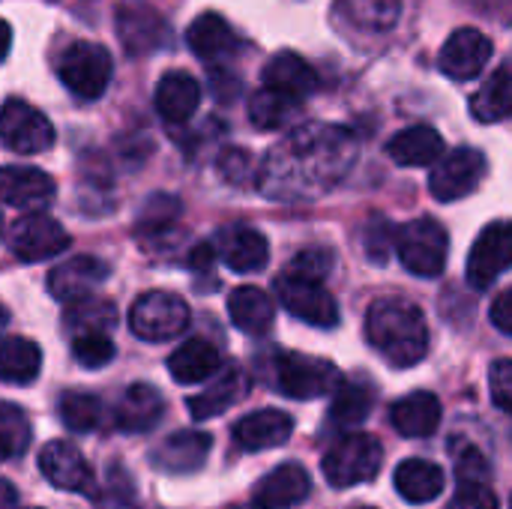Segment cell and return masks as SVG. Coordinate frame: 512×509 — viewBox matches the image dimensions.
<instances>
[{
  "instance_id": "1",
  "label": "cell",
  "mask_w": 512,
  "mask_h": 509,
  "mask_svg": "<svg viewBox=\"0 0 512 509\" xmlns=\"http://www.w3.org/2000/svg\"><path fill=\"white\" fill-rule=\"evenodd\" d=\"M357 162V138L330 123H309L282 138L264 159L258 186L267 198H315L339 186Z\"/></svg>"
},
{
  "instance_id": "2",
  "label": "cell",
  "mask_w": 512,
  "mask_h": 509,
  "mask_svg": "<svg viewBox=\"0 0 512 509\" xmlns=\"http://www.w3.org/2000/svg\"><path fill=\"white\" fill-rule=\"evenodd\" d=\"M369 345L396 369H411L429 354V327L420 306L402 297H384L366 315Z\"/></svg>"
},
{
  "instance_id": "3",
  "label": "cell",
  "mask_w": 512,
  "mask_h": 509,
  "mask_svg": "<svg viewBox=\"0 0 512 509\" xmlns=\"http://www.w3.org/2000/svg\"><path fill=\"white\" fill-rule=\"evenodd\" d=\"M396 252L408 273L435 279L447 267L450 237L441 222H435L432 216H420L396 231Z\"/></svg>"
},
{
  "instance_id": "4",
  "label": "cell",
  "mask_w": 512,
  "mask_h": 509,
  "mask_svg": "<svg viewBox=\"0 0 512 509\" xmlns=\"http://www.w3.org/2000/svg\"><path fill=\"white\" fill-rule=\"evenodd\" d=\"M111 75H114V60L99 42H72L57 60V78L72 96L84 102L99 99L108 90Z\"/></svg>"
},
{
  "instance_id": "5",
  "label": "cell",
  "mask_w": 512,
  "mask_h": 509,
  "mask_svg": "<svg viewBox=\"0 0 512 509\" xmlns=\"http://www.w3.org/2000/svg\"><path fill=\"white\" fill-rule=\"evenodd\" d=\"M384 465V450L372 435H348L324 456V477L333 489H351L378 477Z\"/></svg>"
},
{
  "instance_id": "6",
  "label": "cell",
  "mask_w": 512,
  "mask_h": 509,
  "mask_svg": "<svg viewBox=\"0 0 512 509\" xmlns=\"http://www.w3.org/2000/svg\"><path fill=\"white\" fill-rule=\"evenodd\" d=\"M129 327L144 342L177 339L189 327V306L171 291H147L129 309Z\"/></svg>"
},
{
  "instance_id": "7",
  "label": "cell",
  "mask_w": 512,
  "mask_h": 509,
  "mask_svg": "<svg viewBox=\"0 0 512 509\" xmlns=\"http://www.w3.org/2000/svg\"><path fill=\"white\" fill-rule=\"evenodd\" d=\"M339 381H342V372L330 360H318V357H306L294 351H285L276 357V387L288 399L312 402V399L330 396L339 387Z\"/></svg>"
},
{
  "instance_id": "8",
  "label": "cell",
  "mask_w": 512,
  "mask_h": 509,
  "mask_svg": "<svg viewBox=\"0 0 512 509\" xmlns=\"http://www.w3.org/2000/svg\"><path fill=\"white\" fill-rule=\"evenodd\" d=\"M276 294L279 303L300 321L330 330L339 324V306L333 300V294L318 282V279H306V276H294V273H282L276 279Z\"/></svg>"
},
{
  "instance_id": "9",
  "label": "cell",
  "mask_w": 512,
  "mask_h": 509,
  "mask_svg": "<svg viewBox=\"0 0 512 509\" xmlns=\"http://www.w3.org/2000/svg\"><path fill=\"white\" fill-rule=\"evenodd\" d=\"M486 171H489V162L477 147H459L435 162L429 189L438 201L450 204V201H459V198H468L471 192H477Z\"/></svg>"
},
{
  "instance_id": "10",
  "label": "cell",
  "mask_w": 512,
  "mask_h": 509,
  "mask_svg": "<svg viewBox=\"0 0 512 509\" xmlns=\"http://www.w3.org/2000/svg\"><path fill=\"white\" fill-rule=\"evenodd\" d=\"M117 36L129 54H153L171 42V27L165 15L147 0H120L117 6Z\"/></svg>"
},
{
  "instance_id": "11",
  "label": "cell",
  "mask_w": 512,
  "mask_h": 509,
  "mask_svg": "<svg viewBox=\"0 0 512 509\" xmlns=\"http://www.w3.org/2000/svg\"><path fill=\"white\" fill-rule=\"evenodd\" d=\"M0 138L15 153H45L57 135L39 108L27 105L24 99H9L0 108Z\"/></svg>"
},
{
  "instance_id": "12",
  "label": "cell",
  "mask_w": 512,
  "mask_h": 509,
  "mask_svg": "<svg viewBox=\"0 0 512 509\" xmlns=\"http://www.w3.org/2000/svg\"><path fill=\"white\" fill-rule=\"evenodd\" d=\"M9 246L21 261L39 264V261L57 258L69 246V234L57 219L45 216L42 210H33L12 225Z\"/></svg>"
},
{
  "instance_id": "13",
  "label": "cell",
  "mask_w": 512,
  "mask_h": 509,
  "mask_svg": "<svg viewBox=\"0 0 512 509\" xmlns=\"http://www.w3.org/2000/svg\"><path fill=\"white\" fill-rule=\"evenodd\" d=\"M510 222L498 219L477 237L468 255V282L474 291H489L510 270Z\"/></svg>"
},
{
  "instance_id": "14",
  "label": "cell",
  "mask_w": 512,
  "mask_h": 509,
  "mask_svg": "<svg viewBox=\"0 0 512 509\" xmlns=\"http://www.w3.org/2000/svg\"><path fill=\"white\" fill-rule=\"evenodd\" d=\"M489 60H492V39L477 27H459L444 42L438 66L453 81H471L489 66Z\"/></svg>"
},
{
  "instance_id": "15",
  "label": "cell",
  "mask_w": 512,
  "mask_h": 509,
  "mask_svg": "<svg viewBox=\"0 0 512 509\" xmlns=\"http://www.w3.org/2000/svg\"><path fill=\"white\" fill-rule=\"evenodd\" d=\"M54 180L42 168L30 165H3L0 168V201L18 210H45L54 201Z\"/></svg>"
},
{
  "instance_id": "16",
  "label": "cell",
  "mask_w": 512,
  "mask_h": 509,
  "mask_svg": "<svg viewBox=\"0 0 512 509\" xmlns=\"http://www.w3.org/2000/svg\"><path fill=\"white\" fill-rule=\"evenodd\" d=\"M39 468L45 474V480L57 489L66 492H93V471L87 465V459L81 456L78 447H72L69 441H51L42 447L39 453Z\"/></svg>"
},
{
  "instance_id": "17",
  "label": "cell",
  "mask_w": 512,
  "mask_h": 509,
  "mask_svg": "<svg viewBox=\"0 0 512 509\" xmlns=\"http://www.w3.org/2000/svg\"><path fill=\"white\" fill-rule=\"evenodd\" d=\"M186 42L189 48L195 51L198 60L210 63V66H219V63H228L231 57L240 54V36L234 33V27L216 15V12H204L192 21L189 33H186Z\"/></svg>"
},
{
  "instance_id": "18",
  "label": "cell",
  "mask_w": 512,
  "mask_h": 509,
  "mask_svg": "<svg viewBox=\"0 0 512 509\" xmlns=\"http://www.w3.org/2000/svg\"><path fill=\"white\" fill-rule=\"evenodd\" d=\"M105 279H108L105 261H99L96 255H78L48 273V294L60 303H72L78 297L93 294V288H99Z\"/></svg>"
},
{
  "instance_id": "19",
  "label": "cell",
  "mask_w": 512,
  "mask_h": 509,
  "mask_svg": "<svg viewBox=\"0 0 512 509\" xmlns=\"http://www.w3.org/2000/svg\"><path fill=\"white\" fill-rule=\"evenodd\" d=\"M309 492H312L309 474L300 465L285 462L255 486L252 509H291L303 504L309 498Z\"/></svg>"
},
{
  "instance_id": "20",
  "label": "cell",
  "mask_w": 512,
  "mask_h": 509,
  "mask_svg": "<svg viewBox=\"0 0 512 509\" xmlns=\"http://www.w3.org/2000/svg\"><path fill=\"white\" fill-rule=\"evenodd\" d=\"M291 435H294L291 414L276 411V408H261L255 414H246L234 426V441L249 453H264V450L282 447V444H288Z\"/></svg>"
},
{
  "instance_id": "21",
  "label": "cell",
  "mask_w": 512,
  "mask_h": 509,
  "mask_svg": "<svg viewBox=\"0 0 512 509\" xmlns=\"http://www.w3.org/2000/svg\"><path fill=\"white\" fill-rule=\"evenodd\" d=\"M387 156L402 168H426L444 156V135L435 126H408L387 141Z\"/></svg>"
},
{
  "instance_id": "22",
  "label": "cell",
  "mask_w": 512,
  "mask_h": 509,
  "mask_svg": "<svg viewBox=\"0 0 512 509\" xmlns=\"http://www.w3.org/2000/svg\"><path fill=\"white\" fill-rule=\"evenodd\" d=\"M444 417L441 399L435 393H411L390 408V423L402 438H429L438 432Z\"/></svg>"
},
{
  "instance_id": "23",
  "label": "cell",
  "mask_w": 512,
  "mask_h": 509,
  "mask_svg": "<svg viewBox=\"0 0 512 509\" xmlns=\"http://www.w3.org/2000/svg\"><path fill=\"white\" fill-rule=\"evenodd\" d=\"M201 105V84L189 72H168L156 84V111L165 123H186Z\"/></svg>"
},
{
  "instance_id": "24",
  "label": "cell",
  "mask_w": 512,
  "mask_h": 509,
  "mask_svg": "<svg viewBox=\"0 0 512 509\" xmlns=\"http://www.w3.org/2000/svg\"><path fill=\"white\" fill-rule=\"evenodd\" d=\"M210 447H213V438L207 432H195V429L177 432L156 450L153 465L165 474H192L207 462Z\"/></svg>"
},
{
  "instance_id": "25",
  "label": "cell",
  "mask_w": 512,
  "mask_h": 509,
  "mask_svg": "<svg viewBox=\"0 0 512 509\" xmlns=\"http://www.w3.org/2000/svg\"><path fill=\"white\" fill-rule=\"evenodd\" d=\"M162 411H165V402H162V396H159L156 387H150V384H132L123 393V399L117 402V408H114V423H117L120 432L138 435V432L153 429L159 423Z\"/></svg>"
},
{
  "instance_id": "26",
  "label": "cell",
  "mask_w": 512,
  "mask_h": 509,
  "mask_svg": "<svg viewBox=\"0 0 512 509\" xmlns=\"http://www.w3.org/2000/svg\"><path fill=\"white\" fill-rule=\"evenodd\" d=\"M264 87L306 99L318 90V72L294 51H282L264 63Z\"/></svg>"
},
{
  "instance_id": "27",
  "label": "cell",
  "mask_w": 512,
  "mask_h": 509,
  "mask_svg": "<svg viewBox=\"0 0 512 509\" xmlns=\"http://www.w3.org/2000/svg\"><path fill=\"white\" fill-rule=\"evenodd\" d=\"M222 366V357L213 342L207 339H186L171 357H168V372L177 384H201L213 378Z\"/></svg>"
},
{
  "instance_id": "28",
  "label": "cell",
  "mask_w": 512,
  "mask_h": 509,
  "mask_svg": "<svg viewBox=\"0 0 512 509\" xmlns=\"http://www.w3.org/2000/svg\"><path fill=\"white\" fill-rule=\"evenodd\" d=\"M396 492L408 501V504H432L435 498H441L444 492V471L441 465L429 462V459H405L396 468Z\"/></svg>"
},
{
  "instance_id": "29",
  "label": "cell",
  "mask_w": 512,
  "mask_h": 509,
  "mask_svg": "<svg viewBox=\"0 0 512 509\" xmlns=\"http://www.w3.org/2000/svg\"><path fill=\"white\" fill-rule=\"evenodd\" d=\"M219 255L234 273H261L270 261V246L255 228H231L222 237Z\"/></svg>"
},
{
  "instance_id": "30",
  "label": "cell",
  "mask_w": 512,
  "mask_h": 509,
  "mask_svg": "<svg viewBox=\"0 0 512 509\" xmlns=\"http://www.w3.org/2000/svg\"><path fill=\"white\" fill-rule=\"evenodd\" d=\"M228 312L237 330L249 336H264L273 327V300L258 285H240L228 297Z\"/></svg>"
},
{
  "instance_id": "31",
  "label": "cell",
  "mask_w": 512,
  "mask_h": 509,
  "mask_svg": "<svg viewBox=\"0 0 512 509\" xmlns=\"http://www.w3.org/2000/svg\"><path fill=\"white\" fill-rule=\"evenodd\" d=\"M246 393H249V378L240 369H228L204 393H198V396L189 399V414L198 423L201 420H213V417L225 414L231 405H237Z\"/></svg>"
},
{
  "instance_id": "32",
  "label": "cell",
  "mask_w": 512,
  "mask_h": 509,
  "mask_svg": "<svg viewBox=\"0 0 512 509\" xmlns=\"http://www.w3.org/2000/svg\"><path fill=\"white\" fill-rule=\"evenodd\" d=\"M42 369V351L24 336H9L0 342V381L3 384H33Z\"/></svg>"
},
{
  "instance_id": "33",
  "label": "cell",
  "mask_w": 512,
  "mask_h": 509,
  "mask_svg": "<svg viewBox=\"0 0 512 509\" xmlns=\"http://www.w3.org/2000/svg\"><path fill=\"white\" fill-rule=\"evenodd\" d=\"M303 111V99L297 96H288L282 90H273V87H261L252 99H249V120L264 129V132H273V129H285L291 123H297Z\"/></svg>"
},
{
  "instance_id": "34",
  "label": "cell",
  "mask_w": 512,
  "mask_h": 509,
  "mask_svg": "<svg viewBox=\"0 0 512 509\" xmlns=\"http://www.w3.org/2000/svg\"><path fill=\"white\" fill-rule=\"evenodd\" d=\"M512 111V75L510 63H501L489 81L474 93L471 99V114L480 120V123H501L507 120Z\"/></svg>"
},
{
  "instance_id": "35",
  "label": "cell",
  "mask_w": 512,
  "mask_h": 509,
  "mask_svg": "<svg viewBox=\"0 0 512 509\" xmlns=\"http://www.w3.org/2000/svg\"><path fill=\"white\" fill-rule=\"evenodd\" d=\"M63 324L72 336L75 333H108L117 324V306L111 300H99V297L87 294V297L66 303Z\"/></svg>"
},
{
  "instance_id": "36",
  "label": "cell",
  "mask_w": 512,
  "mask_h": 509,
  "mask_svg": "<svg viewBox=\"0 0 512 509\" xmlns=\"http://www.w3.org/2000/svg\"><path fill=\"white\" fill-rule=\"evenodd\" d=\"M375 405V390L363 381H339L333 390V405H330V420L336 426H360Z\"/></svg>"
},
{
  "instance_id": "37",
  "label": "cell",
  "mask_w": 512,
  "mask_h": 509,
  "mask_svg": "<svg viewBox=\"0 0 512 509\" xmlns=\"http://www.w3.org/2000/svg\"><path fill=\"white\" fill-rule=\"evenodd\" d=\"M30 441H33V426L27 414L18 405L0 399V459L24 456Z\"/></svg>"
},
{
  "instance_id": "38",
  "label": "cell",
  "mask_w": 512,
  "mask_h": 509,
  "mask_svg": "<svg viewBox=\"0 0 512 509\" xmlns=\"http://www.w3.org/2000/svg\"><path fill=\"white\" fill-rule=\"evenodd\" d=\"M60 420L69 432H93L102 423V402L90 393H63L60 396Z\"/></svg>"
},
{
  "instance_id": "39",
  "label": "cell",
  "mask_w": 512,
  "mask_h": 509,
  "mask_svg": "<svg viewBox=\"0 0 512 509\" xmlns=\"http://www.w3.org/2000/svg\"><path fill=\"white\" fill-rule=\"evenodd\" d=\"M348 18L366 30H390L402 15V0H342Z\"/></svg>"
},
{
  "instance_id": "40",
  "label": "cell",
  "mask_w": 512,
  "mask_h": 509,
  "mask_svg": "<svg viewBox=\"0 0 512 509\" xmlns=\"http://www.w3.org/2000/svg\"><path fill=\"white\" fill-rule=\"evenodd\" d=\"M180 201L174 198V195H168V192H159V195H153L144 207H141V213H138V234H159V231H165V228H171L174 225V219L180 216Z\"/></svg>"
},
{
  "instance_id": "41",
  "label": "cell",
  "mask_w": 512,
  "mask_h": 509,
  "mask_svg": "<svg viewBox=\"0 0 512 509\" xmlns=\"http://www.w3.org/2000/svg\"><path fill=\"white\" fill-rule=\"evenodd\" d=\"M117 348L108 339V333H75L72 339V357L84 369H102L114 360Z\"/></svg>"
},
{
  "instance_id": "42",
  "label": "cell",
  "mask_w": 512,
  "mask_h": 509,
  "mask_svg": "<svg viewBox=\"0 0 512 509\" xmlns=\"http://www.w3.org/2000/svg\"><path fill=\"white\" fill-rule=\"evenodd\" d=\"M453 456H456V477H459V483H489V462H486V456L477 447L456 444Z\"/></svg>"
},
{
  "instance_id": "43",
  "label": "cell",
  "mask_w": 512,
  "mask_h": 509,
  "mask_svg": "<svg viewBox=\"0 0 512 509\" xmlns=\"http://www.w3.org/2000/svg\"><path fill=\"white\" fill-rule=\"evenodd\" d=\"M447 509H498V498L489 483H459V492Z\"/></svg>"
},
{
  "instance_id": "44",
  "label": "cell",
  "mask_w": 512,
  "mask_h": 509,
  "mask_svg": "<svg viewBox=\"0 0 512 509\" xmlns=\"http://www.w3.org/2000/svg\"><path fill=\"white\" fill-rule=\"evenodd\" d=\"M330 267H333V255L327 252V249H306V252H300L294 261H291V270L288 273H294V276H306V279H324L327 273H330Z\"/></svg>"
},
{
  "instance_id": "45",
  "label": "cell",
  "mask_w": 512,
  "mask_h": 509,
  "mask_svg": "<svg viewBox=\"0 0 512 509\" xmlns=\"http://www.w3.org/2000/svg\"><path fill=\"white\" fill-rule=\"evenodd\" d=\"M489 387H492V399L495 405L507 414L512 411V363L507 357L495 360L489 369Z\"/></svg>"
},
{
  "instance_id": "46",
  "label": "cell",
  "mask_w": 512,
  "mask_h": 509,
  "mask_svg": "<svg viewBox=\"0 0 512 509\" xmlns=\"http://www.w3.org/2000/svg\"><path fill=\"white\" fill-rule=\"evenodd\" d=\"M219 171L228 183L234 186H246L249 183V174H252V156L240 147H228L222 156H219Z\"/></svg>"
},
{
  "instance_id": "47",
  "label": "cell",
  "mask_w": 512,
  "mask_h": 509,
  "mask_svg": "<svg viewBox=\"0 0 512 509\" xmlns=\"http://www.w3.org/2000/svg\"><path fill=\"white\" fill-rule=\"evenodd\" d=\"M387 240H393V228L381 216H375L369 222V234H366V255L372 261H378V264L387 261V255H390V243Z\"/></svg>"
},
{
  "instance_id": "48",
  "label": "cell",
  "mask_w": 512,
  "mask_h": 509,
  "mask_svg": "<svg viewBox=\"0 0 512 509\" xmlns=\"http://www.w3.org/2000/svg\"><path fill=\"white\" fill-rule=\"evenodd\" d=\"M492 321L495 327L504 333V336H512V291H501L492 303Z\"/></svg>"
},
{
  "instance_id": "49",
  "label": "cell",
  "mask_w": 512,
  "mask_h": 509,
  "mask_svg": "<svg viewBox=\"0 0 512 509\" xmlns=\"http://www.w3.org/2000/svg\"><path fill=\"white\" fill-rule=\"evenodd\" d=\"M213 264V246L210 243H198L189 255V267L192 270H207Z\"/></svg>"
},
{
  "instance_id": "50",
  "label": "cell",
  "mask_w": 512,
  "mask_h": 509,
  "mask_svg": "<svg viewBox=\"0 0 512 509\" xmlns=\"http://www.w3.org/2000/svg\"><path fill=\"white\" fill-rule=\"evenodd\" d=\"M18 504V492H15V486L12 483H6V480H0V509H15Z\"/></svg>"
},
{
  "instance_id": "51",
  "label": "cell",
  "mask_w": 512,
  "mask_h": 509,
  "mask_svg": "<svg viewBox=\"0 0 512 509\" xmlns=\"http://www.w3.org/2000/svg\"><path fill=\"white\" fill-rule=\"evenodd\" d=\"M9 45H12V27H9V21L0 18V63H3L6 54H9Z\"/></svg>"
},
{
  "instance_id": "52",
  "label": "cell",
  "mask_w": 512,
  "mask_h": 509,
  "mask_svg": "<svg viewBox=\"0 0 512 509\" xmlns=\"http://www.w3.org/2000/svg\"><path fill=\"white\" fill-rule=\"evenodd\" d=\"M6 324H9V312H6V309L0 306V333L6 330Z\"/></svg>"
},
{
  "instance_id": "53",
  "label": "cell",
  "mask_w": 512,
  "mask_h": 509,
  "mask_svg": "<svg viewBox=\"0 0 512 509\" xmlns=\"http://www.w3.org/2000/svg\"><path fill=\"white\" fill-rule=\"evenodd\" d=\"M357 509H372V507H357Z\"/></svg>"
},
{
  "instance_id": "54",
  "label": "cell",
  "mask_w": 512,
  "mask_h": 509,
  "mask_svg": "<svg viewBox=\"0 0 512 509\" xmlns=\"http://www.w3.org/2000/svg\"><path fill=\"white\" fill-rule=\"evenodd\" d=\"M234 509H243V507H234Z\"/></svg>"
},
{
  "instance_id": "55",
  "label": "cell",
  "mask_w": 512,
  "mask_h": 509,
  "mask_svg": "<svg viewBox=\"0 0 512 509\" xmlns=\"http://www.w3.org/2000/svg\"><path fill=\"white\" fill-rule=\"evenodd\" d=\"M36 509H39V507H36Z\"/></svg>"
}]
</instances>
